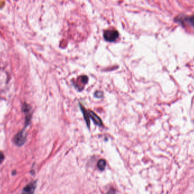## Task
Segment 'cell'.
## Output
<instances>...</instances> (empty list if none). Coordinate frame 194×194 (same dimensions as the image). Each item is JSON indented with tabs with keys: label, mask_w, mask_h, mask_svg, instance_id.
Wrapping results in <instances>:
<instances>
[{
	"label": "cell",
	"mask_w": 194,
	"mask_h": 194,
	"mask_svg": "<svg viewBox=\"0 0 194 194\" xmlns=\"http://www.w3.org/2000/svg\"><path fill=\"white\" fill-rule=\"evenodd\" d=\"M102 95H103V94H102V92L97 91L95 93V96L98 98H101L102 97Z\"/></svg>",
	"instance_id": "cell-7"
},
{
	"label": "cell",
	"mask_w": 194,
	"mask_h": 194,
	"mask_svg": "<svg viewBox=\"0 0 194 194\" xmlns=\"http://www.w3.org/2000/svg\"><path fill=\"white\" fill-rule=\"evenodd\" d=\"M25 136L23 133L22 132H20L19 133L17 134L14 138V141L17 145H22L25 142Z\"/></svg>",
	"instance_id": "cell-3"
},
{
	"label": "cell",
	"mask_w": 194,
	"mask_h": 194,
	"mask_svg": "<svg viewBox=\"0 0 194 194\" xmlns=\"http://www.w3.org/2000/svg\"><path fill=\"white\" fill-rule=\"evenodd\" d=\"M191 21H192V23H194V16L193 18H192V19H191Z\"/></svg>",
	"instance_id": "cell-9"
},
{
	"label": "cell",
	"mask_w": 194,
	"mask_h": 194,
	"mask_svg": "<svg viewBox=\"0 0 194 194\" xmlns=\"http://www.w3.org/2000/svg\"><path fill=\"white\" fill-rule=\"evenodd\" d=\"M81 109L82 111V113L83 114V117L84 118L86 121V123H87V125H88V126L89 127L90 126V116L89 113L87 112V110L84 108V107H82L81 105Z\"/></svg>",
	"instance_id": "cell-4"
},
{
	"label": "cell",
	"mask_w": 194,
	"mask_h": 194,
	"mask_svg": "<svg viewBox=\"0 0 194 194\" xmlns=\"http://www.w3.org/2000/svg\"><path fill=\"white\" fill-rule=\"evenodd\" d=\"M4 160V156L3 153L0 152V164H1Z\"/></svg>",
	"instance_id": "cell-8"
},
{
	"label": "cell",
	"mask_w": 194,
	"mask_h": 194,
	"mask_svg": "<svg viewBox=\"0 0 194 194\" xmlns=\"http://www.w3.org/2000/svg\"><path fill=\"white\" fill-rule=\"evenodd\" d=\"M35 188V183L30 184L29 186H26V188H25L23 192L25 193H33L34 191Z\"/></svg>",
	"instance_id": "cell-5"
},
{
	"label": "cell",
	"mask_w": 194,
	"mask_h": 194,
	"mask_svg": "<svg viewBox=\"0 0 194 194\" xmlns=\"http://www.w3.org/2000/svg\"><path fill=\"white\" fill-rule=\"evenodd\" d=\"M106 166V162L104 160H100L98 161V167L101 170H103Z\"/></svg>",
	"instance_id": "cell-6"
},
{
	"label": "cell",
	"mask_w": 194,
	"mask_h": 194,
	"mask_svg": "<svg viewBox=\"0 0 194 194\" xmlns=\"http://www.w3.org/2000/svg\"><path fill=\"white\" fill-rule=\"evenodd\" d=\"M118 33L115 30H107L105 31L104 37L105 39L110 42L114 41L116 38L118 37Z\"/></svg>",
	"instance_id": "cell-1"
},
{
	"label": "cell",
	"mask_w": 194,
	"mask_h": 194,
	"mask_svg": "<svg viewBox=\"0 0 194 194\" xmlns=\"http://www.w3.org/2000/svg\"><path fill=\"white\" fill-rule=\"evenodd\" d=\"M89 114L90 117L93 120L94 122L97 124L98 125L102 126L103 125V123L102 121L101 120V118L98 117V116H97L94 112L92 111H90L89 112Z\"/></svg>",
	"instance_id": "cell-2"
}]
</instances>
